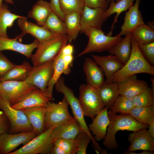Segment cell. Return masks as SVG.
<instances>
[{"label": "cell", "mask_w": 154, "mask_h": 154, "mask_svg": "<svg viewBox=\"0 0 154 154\" xmlns=\"http://www.w3.org/2000/svg\"><path fill=\"white\" fill-rule=\"evenodd\" d=\"M94 60L103 70L106 77L105 83L112 82L113 75L124 65L114 55L111 54L106 56H100L92 54Z\"/></svg>", "instance_id": "cell-20"}, {"label": "cell", "mask_w": 154, "mask_h": 154, "mask_svg": "<svg viewBox=\"0 0 154 154\" xmlns=\"http://www.w3.org/2000/svg\"><path fill=\"white\" fill-rule=\"evenodd\" d=\"M110 123L103 144L108 150L116 149L119 145L116 142V135L120 130H127L135 132L147 129L148 125L138 122L129 114L117 115L110 109L108 112Z\"/></svg>", "instance_id": "cell-1"}, {"label": "cell", "mask_w": 154, "mask_h": 154, "mask_svg": "<svg viewBox=\"0 0 154 154\" xmlns=\"http://www.w3.org/2000/svg\"><path fill=\"white\" fill-rule=\"evenodd\" d=\"M62 55L64 64L65 74H68L70 72V67L73 61V54L64 55L62 54Z\"/></svg>", "instance_id": "cell-46"}, {"label": "cell", "mask_w": 154, "mask_h": 154, "mask_svg": "<svg viewBox=\"0 0 154 154\" xmlns=\"http://www.w3.org/2000/svg\"><path fill=\"white\" fill-rule=\"evenodd\" d=\"M60 4L65 15L73 12L81 14L85 5L83 0H60Z\"/></svg>", "instance_id": "cell-38"}, {"label": "cell", "mask_w": 154, "mask_h": 154, "mask_svg": "<svg viewBox=\"0 0 154 154\" xmlns=\"http://www.w3.org/2000/svg\"><path fill=\"white\" fill-rule=\"evenodd\" d=\"M22 110L27 117L33 129L37 135L44 131L46 107L37 106L23 109Z\"/></svg>", "instance_id": "cell-23"}, {"label": "cell", "mask_w": 154, "mask_h": 154, "mask_svg": "<svg viewBox=\"0 0 154 154\" xmlns=\"http://www.w3.org/2000/svg\"><path fill=\"white\" fill-rule=\"evenodd\" d=\"M81 131L80 126L76 119L55 127L51 133L53 142L58 139L74 140Z\"/></svg>", "instance_id": "cell-21"}, {"label": "cell", "mask_w": 154, "mask_h": 154, "mask_svg": "<svg viewBox=\"0 0 154 154\" xmlns=\"http://www.w3.org/2000/svg\"><path fill=\"white\" fill-rule=\"evenodd\" d=\"M106 9L103 8H91L84 5L80 14V32L84 33L88 27L101 29L104 22L103 15Z\"/></svg>", "instance_id": "cell-18"}, {"label": "cell", "mask_w": 154, "mask_h": 154, "mask_svg": "<svg viewBox=\"0 0 154 154\" xmlns=\"http://www.w3.org/2000/svg\"><path fill=\"white\" fill-rule=\"evenodd\" d=\"M97 90L105 107L108 109H110L120 95L117 83L116 82L105 83Z\"/></svg>", "instance_id": "cell-28"}, {"label": "cell", "mask_w": 154, "mask_h": 154, "mask_svg": "<svg viewBox=\"0 0 154 154\" xmlns=\"http://www.w3.org/2000/svg\"><path fill=\"white\" fill-rule=\"evenodd\" d=\"M129 114L140 123L148 125L154 120V106L134 107Z\"/></svg>", "instance_id": "cell-34"}, {"label": "cell", "mask_w": 154, "mask_h": 154, "mask_svg": "<svg viewBox=\"0 0 154 154\" xmlns=\"http://www.w3.org/2000/svg\"><path fill=\"white\" fill-rule=\"evenodd\" d=\"M24 17L12 13L7 5L3 4L0 7V36L8 37L7 33V28L13 26L16 20Z\"/></svg>", "instance_id": "cell-32"}, {"label": "cell", "mask_w": 154, "mask_h": 154, "mask_svg": "<svg viewBox=\"0 0 154 154\" xmlns=\"http://www.w3.org/2000/svg\"><path fill=\"white\" fill-rule=\"evenodd\" d=\"M74 47L70 44H66L62 49L61 52L63 55L73 54Z\"/></svg>", "instance_id": "cell-47"}, {"label": "cell", "mask_w": 154, "mask_h": 154, "mask_svg": "<svg viewBox=\"0 0 154 154\" xmlns=\"http://www.w3.org/2000/svg\"><path fill=\"white\" fill-rule=\"evenodd\" d=\"M9 128L10 124L7 117L2 111H0V135L8 133Z\"/></svg>", "instance_id": "cell-44"}, {"label": "cell", "mask_w": 154, "mask_h": 154, "mask_svg": "<svg viewBox=\"0 0 154 154\" xmlns=\"http://www.w3.org/2000/svg\"><path fill=\"white\" fill-rule=\"evenodd\" d=\"M131 33L125 35V37L117 44L108 51L112 55L115 56L124 65L129 59L131 52Z\"/></svg>", "instance_id": "cell-25"}, {"label": "cell", "mask_w": 154, "mask_h": 154, "mask_svg": "<svg viewBox=\"0 0 154 154\" xmlns=\"http://www.w3.org/2000/svg\"><path fill=\"white\" fill-rule=\"evenodd\" d=\"M148 127L149 129L148 130L149 133L152 137L154 138V120L148 124Z\"/></svg>", "instance_id": "cell-49"}, {"label": "cell", "mask_w": 154, "mask_h": 154, "mask_svg": "<svg viewBox=\"0 0 154 154\" xmlns=\"http://www.w3.org/2000/svg\"><path fill=\"white\" fill-rule=\"evenodd\" d=\"M131 52L126 63L112 77V82H118L128 77L137 74L145 73L154 74V66L149 64L144 57L138 44L132 38Z\"/></svg>", "instance_id": "cell-2"}, {"label": "cell", "mask_w": 154, "mask_h": 154, "mask_svg": "<svg viewBox=\"0 0 154 154\" xmlns=\"http://www.w3.org/2000/svg\"><path fill=\"white\" fill-rule=\"evenodd\" d=\"M134 0H120L117 2L111 1L109 8L106 10L103 15V19L104 22L112 14L116 13L112 25L111 31L107 35H112L113 29L115 24L117 21V18L123 12L126 11L131 6Z\"/></svg>", "instance_id": "cell-26"}, {"label": "cell", "mask_w": 154, "mask_h": 154, "mask_svg": "<svg viewBox=\"0 0 154 154\" xmlns=\"http://www.w3.org/2000/svg\"><path fill=\"white\" fill-rule=\"evenodd\" d=\"M108 110L105 107L92 119V122L88 126L89 130L96 141L104 139L105 137L110 123Z\"/></svg>", "instance_id": "cell-22"}, {"label": "cell", "mask_w": 154, "mask_h": 154, "mask_svg": "<svg viewBox=\"0 0 154 154\" xmlns=\"http://www.w3.org/2000/svg\"><path fill=\"white\" fill-rule=\"evenodd\" d=\"M80 14L77 12H71L65 15L64 22L69 43L74 41L80 32Z\"/></svg>", "instance_id": "cell-29"}, {"label": "cell", "mask_w": 154, "mask_h": 154, "mask_svg": "<svg viewBox=\"0 0 154 154\" xmlns=\"http://www.w3.org/2000/svg\"><path fill=\"white\" fill-rule=\"evenodd\" d=\"M50 100L45 92L37 88L21 101L11 106L15 109L19 110L37 106L46 107Z\"/></svg>", "instance_id": "cell-24"}, {"label": "cell", "mask_w": 154, "mask_h": 154, "mask_svg": "<svg viewBox=\"0 0 154 154\" xmlns=\"http://www.w3.org/2000/svg\"><path fill=\"white\" fill-rule=\"evenodd\" d=\"M56 127H52L45 130L23 146L9 154H50L53 145L51 133Z\"/></svg>", "instance_id": "cell-10"}, {"label": "cell", "mask_w": 154, "mask_h": 154, "mask_svg": "<svg viewBox=\"0 0 154 154\" xmlns=\"http://www.w3.org/2000/svg\"><path fill=\"white\" fill-rule=\"evenodd\" d=\"M84 33L88 37V42L86 48L77 57L92 52L108 51L122 38L119 34L114 37L109 36L105 35L101 29L94 27L87 28Z\"/></svg>", "instance_id": "cell-4"}, {"label": "cell", "mask_w": 154, "mask_h": 154, "mask_svg": "<svg viewBox=\"0 0 154 154\" xmlns=\"http://www.w3.org/2000/svg\"><path fill=\"white\" fill-rule=\"evenodd\" d=\"M61 51L53 61V75L48 84L45 92L50 100H52L53 90L55 84L61 77V75L65 73L64 63Z\"/></svg>", "instance_id": "cell-33"}, {"label": "cell", "mask_w": 154, "mask_h": 154, "mask_svg": "<svg viewBox=\"0 0 154 154\" xmlns=\"http://www.w3.org/2000/svg\"><path fill=\"white\" fill-rule=\"evenodd\" d=\"M83 70L86 76L87 84L98 89L105 83L103 70L90 58H85Z\"/></svg>", "instance_id": "cell-17"}, {"label": "cell", "mask_w": 154, "mask_h": 154, "mask_svg": "<svg viewBox=\"0 0 154 154\" xmlns=\"http://www.w3.org/2000/svg\"><path fill=\"white\" fill-rule=\"evenodd\" d=\"M128 140L130 143L127 149L128 151H154V138L146 129L133 132L129 135Z\"/></svg>", "instance_id": "cell-13"}, {"label": "cell", "mask_w": 154, "mask_h": 154, "mask_svg": "<svg viewBox=\"0 0 154 154\" xmlns=\"http://www.w3.org/2000/svg\"><path fill=\"white\" fill-rule=\"evenodd\" d=\"M49 4L52 11L64 22L65 15L61 9L60 0H50Z\"/></svg>", "instance_id": "cell-45"}, {"label": "cell", "mask_w": 154, "mask_h": 154, "mask_svg": "<svg viewBox=\"0 0 154 154\" xmlns=\"http://www.w3.org/2000/svg\"><path fill=\"white\" fill-rule=\"evenodd\" d=\"M52 11L49 2L44 0H39L29 12L28 17L34 19L37 25L43 26Z\"/></svg>", "instance_id": "cell-27"}, {"label": "cell", "mask_w": 154, "mask_h": 154, "mask_svg": "<svg viewBox=\"0 0 154 154\" xmlns=\"http://www.w3.org/2000/svg\"><path fill=\"white\" fill-rule=\"evenodd\" d=\"M132 38L138 44L154 42V30L153 23L141 25L136 28L131 33Z\"/></svg>", "instance_id": "cell-31"}, {"label": "cell", "mask_w": 154, "mask_h": 154, "mask_svg": "<svg viewBox=\"0 0 154 154\" xmlns=\"http://www.w3.org/2000/svg\"><path fill=\"white\" fill-rule=\"evenodd\" d=\"M43 26L55 33L66 34V30L64 22L52 11L48 15Z\"/></svg>", "instance_id": "cell-35"}, {"label": "cell", "mask_w": 154, "mask_h": 154, "mask_svg": "<svg viewBox=\"0 0 154 154\" xmlns=\"http://www.w3.org/2000/svg\"><path fill=\"white\" fill-rule=\"evenodd\" d=\"M134 107L131 99L120 95L115 100L110 109L116 114H129Z\"/></svg>", "instance_id": "cell-37"}, {"label": "cell", "mask_w": 154, "mask_h": 154, "mask_svg": "<svg viewBox=\"0 0 154 154\" xmlns=\"http://www.w3.org/2000/svg\"><path fill=\"white\" fill-rule=\"evenodd\" d=\"M151 88L154 91V79L153 78H151Z\"/></svg>", "instance_id": "cell-50"}, {"label": "cell", "mask_w": 154, "mask_h": 154, "mask_svg": "<svg viewBox=\"0 0 154 154\" xmlns=\"http://www.w3.org/2000/svg\"><path fill=\"white\" fill-rule=\"evenodd\" d=\"M50 154H66V152L61 148L55 145H53Z\"/></svg>", "instance_id": "cell-48"}, {"label": "cell", "mask_w": 154, "mask_h": 154, "mask_svg": "<svg viewBox=\"0 0 154 154\" xmlns=\"http://www.w3.org/2000/svg\"><path fill=\"white\" fill-rule=\"evenodd\" d=\"M1 82H0V84Z\"/></svg>", "instance_id": "cell-53"}, {"label": "cell", "mask_w": 154, "mask_h": 154, "mask_svg": "<svg viewBox=\"0 0 154 154\" xmlns=\"http://www.w3.org/2000/svg\"><path fill=\"white\" fill-rule=\"evenodd\" d=\"M69 104L65 97L58 103L48 102L46 106L44 130L70 121L74 119L68 109ZM44 130V131H45Z\"/></svg>", "instance_id": "cell-8"}, {"label": "cell", "mask_w": 154, "mask_h": 154, "mask_svg": "<svg viewBox=\"0 0 154 154\" xmlns=\"http://www.w3.org/2000/svg\"><path fill=\"white\" fill-rule=\"evenodd\" d=\"M37 88L25 81H5L1 82L0 96L12 106L21 101Z\"/></svg>", "instance_id": "cell-9"}, {"label": "cell", "mask_w": 154, "mask_h": 154, "mask_svg": "<svg viewBox=\"0 0 154 154\" xmlns=\"http://www.w3.org/2000/svg\"><path fill=\"white\" fill-rule=\"evenodd\" d=\"M20 38L19 35L11 39L0 36V52L6 50H12L30 58L33 51L37 47L38 41L36 39L30 44H24L17 40Z\"/></svg>", "instance_id": "cell-15"}, {"label": "cell", "mask_w": 154, "mask_h": 154, "mask_svg": "<svg viewBox=\"0 0 154 154\" xmlns=\"http://www.w3.org/2000/svg\"><path fill=\"white\" fill-rule=\"evenodd\" d=\"M84 5L91 8L107 9L109 5L108 0H83Z\"/></svg>", "instance_id": "cell-43"}, {"label": "cell", "mask_w": 154, "mask_h": 154, "mask_svg": "<svg viewBox=\"0 0 154 154\" xmlns=\"http://www.w3.org/2000/svg\"><path fill=\"white\" fill-rule=\"evenodd\" d=\"M54 87L56 91L62 93L66 99L71 107L74 117L80 126L81 131L85 132L90 137L95 149L99 151H101L102 149L93 137L86 123L78 99L75 96L72 89L65 85L63 77L60 78Z\"/></svg>", "instance_id": "cell-5"}, {"label": "cell", "mask_w": 154, "mask_h": 154, "mask_svg": "<svg viewBox=\"0 0 154 154\" xmlns=\"http://www.w3.org/2000/svg\"><path fill=\"white\" fill-rule=\"evenodd\" d=\"M54 71L53 61L33 66L25 81L45 92L48 84L52 77Z\"/></svg>", "instance_id": "cell-11"}, {"label": "cell", "mask_w": 154, "mask_h": 154, "mask_svg": "<svg viewBox=\"0 0 154 154\" xmlns=\"http://www.w3.org/2000/svg\"><path fill=\"white\" fill-rule=\"evenodd\" d=\"M17 23L22 31L21 33L19 35L20 38L26 34H29L40 42L59 35L50 31L43 26L28 21L26 17L18 19Z\"/></svg>", "instance_id": "cell-14"}, {"label": "cell", "mask_w": 154, "mask_h": 154, "mask_svg": "<svg viewBox=\"0 0 154 154\" xmlns=\"http://www.w3.org/2000/svg\"><path fill=\"white\" fill-rule=\"evenodd\" d=\"M76 153L85 154L88 145L91 141L89 135L85 132L81 131L75 139Z\"/></svg>", "instance_id": "cell-39"}, {"label": "cell", "mask_w": 154, "mask_h": 154, "mask_svg": "<svg viewBox=\"0 0 154 154\" xmlns=\"http://www.w3.org/2000/svg\"><path fill=\"white\" fill-rule=\"evenodd\" d=\"M0 109L4 112L10 124L9 133L33 131L27 117L21 110L13 108L6 99L0 96Z\"/></svg>", "instance_id": "cell-7"}, {"label": "cell", "mask_w": 154, "mask_h": 154, "mask_svg": "<svg viewBox=\"0 0 154 154\" xmlns=\"http://www.w3.org/2000/svg\"><path fill=\"white\" fill-rule=\"evenodd\" d=\"M68 42L66 34H59L38 42L37 49L31 60L33 66L53 61Z\"/></svg>", "instance_id": "cell-3"}, {"label": "cell", "mask_w": 154, "mask_h": 154, "mask_svg": "<svg viewBox=\"0 0 154 154\" xmlns=\"http://www.w3.org/2000/svg\"><path fill=\"white\" fill-rule=\"evenodd\" d=\"M27 61L16 65L0 78V82L7 80L25 81L33 68Z\"/></svg>", "instance_id": "cell-30"}, {"label": "cell", "mask_w": 154, "mask_h": 154, "mask_svg": "<svg viewBox=\"0 0 154 154\" xmlns=\"http://www.w3.org/2000/svg\"><path fill=\"white\" fill-rule=\"evenodd\" d=\"M78 99L84 116L92 119L105 108L97 89L87 84L80 86Z\"/></svg>", "instance_id": "cell-6"}, {"label": "cell", "mask_w": 154, "mask_h": 154, "mask_svg": "<svg viewBox=\"0 0 154 154\" xmlns=\"http://www.w3.org/2000/svg\"><path fill=\"white\" fill-rule=\"evenodd\" d=\"M3 0H0V7L2 6L3 4L2 3Z\"/></svg>", "instance_id": "cell-51"}, {"label": "cell", "mask_w": 154, "mask_h": 154, "mask_svg": "<svg viewBox=\"0 0 154 154\" xmlns=\"http://www.w3.org/2000/svg\"><path fill=\"white\" fill-rule=\"evenodd\" d=\"M138 48L142 55L151 65H154V42L138 44Z\"/></svg>", "instance_id": "cell-40"}, {"label": "cell", "mask_w": 154, "mask_h": 154, "mask_svg": "<svg viewBox=\"0 0 154 154\" xmlns=\"http://www.w3.org/2000/svg\"><path fill=\"white\" fill-rule=\"evenodd\" d=\"M131 99L134 107L154 106V91L148 86Z\"/></svg>", "instance_id": "cell-36"}, {"label": "cell", "mask_w": 154, "mask_h": 154, "mask_svg": "<svg viewBox=\"0 0 154 154\" xmlns=\"http://www.w3.org/2000/svg\"><path fill=\"white\" fill-rule=\"evenodd\" d=\"M120 95L132 99L148 87L147 81L138 79L136 74L117 82Z\"/></svg>", "instance_id": "cell-16"}, {"label": "cell", "mask_w": 154, "mask_h": 154, "mask_svg": "<svg viewBox=\"0 0 154 154\" xmlns=\"http://www.w3.org/2000/svg\"><path fill=\"white\" fill-rule=\"evenodd\" d=\"M15 65L1 52H0V78L11 69Z\"/></svg>", "instance_id": "cell-42"}, {"label": "cell", "mask_w": 154, "mask_h": 154, "mask_svg": "<svg viewBox=\"0 0 154 154\" xmlns=\"http://www.w3.org/2000/svg\"><path fill=\"white\" fill-rule=\"evenodd\" d=\"M37 135L33 131L4 133L0 135V154H9L19 145H25Z\"/></svg>", "instance_id": "cell-12"}, {"label": "cell", "mask_w": 154, "mask_h": 154, "mask_svg": "<svg viewBox=\"0 0 154 154\" xmlns=\"http://www.w3.org/2000/svg\"><path fill=\"white\" fill-rule=\"evenodd\" d=\"M108 0V2L109 3L111 1H112H112H116V2H117L118 1H119L120 0Z\"/></svg>", "instance_id": "cell-52"}, {"label": "cell", "mask_w": 154, "mask_h": 154, "mask_svg": "<svg viewBox=\"0 0 154 154\" xmlns=\"http://www.w3.org/2000/svg\"><path fill=\"white\" fill-rule=\"evenodd\" d=\"M140 2V0H136L135 4L131 6L126 12L124 21L119 33L121 36L131 33L137 27L145 24L139 9Z\"/></svg>", "instance_id": "cell-19"}, {"label": "cell", "mask_w": 154, "mask_h": 154, "mask_svg": "<svg viewBox=\"0 0 154 154\" xmlns=\"http://www.w3.org/2000/svg\"><path fill=\"white\" fill-rule=\"evenodd\" d=\"M54 145L57 146L63 149L66 154L76 153V145L75 139H58L54 141Z\"/></svg>", "instance_id": "cell-41"}]
</instances>
